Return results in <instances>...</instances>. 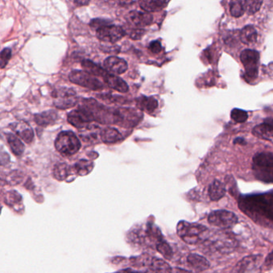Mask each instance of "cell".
<instances>
[{
	"label": "cell",
	"instance_id": "43",
	"mask_svg": "<svg viewBox=\"0 0 273 273\" xmlns=\"http://www.w3.org/2000/svg\"></svg>",
	"mask_w": 273,
	"mask_h": 273
},
{
	"label": "cell",
	"instance_id": "16",
	"mask_svg": "<svg viewBox=\"0 0 273 273\" xmlns=\"http://www.w3.org/2000/svg\"><path fill=\"white\" fill-rule=\"evenodd\" d=\"M104 81L112 89L120 92L126 93L129 90V86L125 81L114 74H106L103 77Z\"/></svg>",
	"mask_w": 273,
	"mask_h": 273
},
{
	"label": "cell",
	"instance_id": "39",
	"mask_svg": "<svg viewBox=\"0 0 273 273\" xmlns=\"http://www.w3.org/2000/svg\"><path fill=\"white\" fill-rule=\"evenodd\" d=\"M10 162V157L5 152H0V165L5 166Z\"/></svg>",
	"mask_w": 273,
	"mask_h": 273
},
{
	"label": "cell",
	"instance_id": "35",
	"mask_svg": "<svg viewBox=\"0 0 273 273\" xmlns=\"http://www.w3.org/2000/svg\"><path fill=\"white\" fill-rule=\"evenodd\" d=\"M10 58H11V50L9 48H5L0 52V68L5 67Z\"/></svg>",
	"mask_w": 273,
	"mask_h": 273
},
{
	"label": "cell",
	"instance_id": "6",
	"mask_svg": "<svg viewBox=\"0 0 273 273\" xmlns=\"http://www.w3.org/2000/svg\"><path fill=\"white\" fill-rule=\"evenodd\" d=\"M142 119V114L134 109L121 108L114 112V122L122 126L133 127Z\"/></svg>",
	"mask_w": 273,
	"mask_h": 273
},
{
	"label": "cell",
	"instance_id": "13",
	"mask_svg": "<svg viewBox=\"0 0 273 273\" xmlns=\"http://www.w3.org/2000/svg\"><path fill=\"white\" fill-rule=\"evenodd\" d=\"M187 263L196 273L206 271L210 266V262L206 258L196 254L188 256Z\"/></svg>",
	"mask_w": 273,
	"mask_h": 273
},
{
	"label": "cell",
	"instance_id": "8",
	"mask_svg": "<svg viewBox=\"0 0 273 273\" xmlns=\"http://www.w3.org/2000/svg\"><path fill=\"white\" fill-rule=\"evenodd\" d=\"M126 35V31L121 26L107 25L97 30V37L102 42L114 43Z\"/></svg>",
	"mask_w": 273,
	"mask_h": 273
},
{
	"label": "cell",
	"instance_id": "23",
	"mask_svg": "<svg viewBox=\"0 0 273 273\" xmlns=\"http://www.w3.org/2000/svg\"><path fill=\"white\" fill-rule=\"evenodd\" d=\"M139 4L145 11H158L166 6L167 0H140Z\"/></svg>",
	"mask_w": 273,
	"mask_h": 273
},
{
	"label": "cell",
	"instance_id": "30",
	"mask_svg": "<svg viewBox=\"0 0 273 273\" xmlns=\"http://www.w3.org/2000/svg\"><path fill=\"white\" fill-rule=\"evenodd\" d=\"M94 164L87 160H80L74 165V170L76 174L80 176H86L91 173Z\"/></svg>",
	"mask_w": 273,
	"mask_h": 273
},
{
	"label": "cell",
	"instance_id": "37",
	"mask_svg": "<svg viewBox=\"0 0 273 273\" xmlns=\"http://www.w3.org/2000/svg\"><path fill=\"white\" fill-rule=\"evenodd\" d=\"M90 24H91V26H93V27L97 28L98 30L101 27H103V26H107L106 20L102 19L94 20V21H92L91 23Z\"/></svg>",
	"mask_w": 273,
	"mask_h": 273
},
{
	"label": "cell",
	"instance_id": "14",
	"mask_svg": "<svg viewBox=\"0 0 273 273\" xmlns=\"http://www.w3.org/2000/svg\"><path fill=\"white\" fill-rule=\"evenodd\" d=\"M129 21L138 28L148 26L153 22V16L148 12L132 11L129 14Z\"/></svg>",
	"mask_w": 273,
	"mask_h": 273
},
{
	"label": "cell",
	"instance_id": "9",
	"mask_svg": "<svg viewBox=\"0 0 273 273\" xmlns=\"http://www.w3.org/2000/svg\"><path fill=\"white\" fill-rule=\"evenodd\" d=\"M67 120L69 123L78 129H86L89 127L90 123L94 121L90 112L83 107L69 113Z\"/></svg>",
	"mask_w": 273,
	"mask_h": 273
},
{
	"label": "cell",
	"instance_id": "18",
	"mask_svg": "<svg viewBox=\"0 0 273 273\" xmlns=\"http://www.w3.org/2000/svg\"><path fill=\"white\" fill-rule=\"evenodd\" d=\"M58 119V114L54 110L44 111L34 115V122L39 126H46L55 123Z\"/></svg>",
	"mask_w": 273,
	"mask_h": 273
},
{
	"label": "cell",
	"instance_id": "22",
	"mask_svg": "<svg viewBox=\"0 0 273 273\" xmlns=\"http://www.w3.org/2000/svg\"><path fill=\"white\" fill-rule=\"evenodd\" d=\"M149 268L152 273H172L171 266L160 258H152L149 262Z\"/></svg>",
	"mask_w": 273,
	"mask_h": 273
},
{
	"label": "cell",
	"instance_id": "28",
	"mask_svg": "<svg viewBox=\"0 0 273 273\" xmlns=\"http://www.w3.org/2000/svg\"><path fill=\"white\" fill-rule=\"evenodd\" d=\"M70 166L66 163H58L54 166L53 174L55 179L58 181H64L67 179L68 177L70 174Z\"/></svg>",
	"mask_w": 273,
	"mask_h": 273
},
{
	"label": "cell",
	"instance_id": "26",
	"mask_svg": "<svg viewBox=\"0 0 273 273\" xmlns=\"http://www.w3.org/2000/svg\"><path fill=\"white\" fill-rule=\"evenodd\" d=\"M230 8L231 15L235 18H239L243 15L247 10V1L246 0H231Z\"/></svg>",
	"mask_w": 273,
	"mask_h": 273
},
{
	"label": "cell",
	"instance_id": "4",
	"mask_svg": "<svg viewBox=\"0 0 273 273\" xmlns=\"http://www.w3.org/2000/svg\"><path fill=\"white\" fill-rule=\"evenodd\" d=\"M208 221L212 226L226 230L237 225L238 218L233 212L228 210H215L209 215Z\"/></svg>",
	"mask_w": 273,
	"mask_h": 273
},
{
	"label": "cell",
	"instance_id": "5",
	"mask_svg": "<svg viewBox=\"0 0 273 273\" xmlns=\"http://www.w3.org/2000/svg\"><path fill=\"white\" fill-rule=\"evenodd\" d=\"M69 79L73 83L77 84L90 90H98L103 88V84L94 75L82 70H73L69 74Z\"/></svg>",
	"mask_w": 273,
	"mask_h": 273
},
{
	"label": "cell",
	"instance_id": "40",
	"mask_svg": "<svg viewBox=\"0 0 273 273\" xmlns=\"http://www.w3.org/2000/svg\"><path fill=\"white\" fill-rule=\"evenodd\" d=\"M74 1L78 6H86L91 2V0H74Z\"/></svg>",
	"mask_w": 273,
	"mask_h": 273
},
{
	"label": "cell",
	"instance_id": "29",
	"mask_svg": "<svg viewBox=\"0 0 273 273\" xmlns=\"http://www.w3.org/2000/svg\"><path fill=\"white\" fill-rule=\"evenodd\" d=\"M82 66L84 68V70L91 75L99 76V77L103 78L104 76L107 74V71L104 70L102 68L96 65L94 62H90L89 60H84Z\"/></svg>",
	"mask_w": 273,
	"mask_h": 273
},
{
	"label": "cell",
	"instance_id": "32",
	"mask_svg": "<svg viewBox=\"0 0 273 273\" xmlns=\"http://www.w3.org/2000/svg\"><path fill=\"white\" fill-rule=\"evenodd\" d=\"M231 118L234 122L238 123H244L249 118L247 112L241 109H234L231 112Z\"/></svg>",
	"mask_w": 273,
	"mask_h": 273
},
{
	"label": "cell",
	"instance_id": "36",
	"mask_svg": "<svg viewBox=\"0 0 273 273\" xmlns=\"http://www.w3.org/2000/svg\"><path fill=\"white\" fill-rule=\"evenodd\" d=\"M149 49H150V50L152 53H154V54H158V53L162 51V44H161V42H160L159 41H153V42H150V45H149Z\"/></svg>",
	"mask_w": 273,
	"mask_h": 273
},
{
	"label": "cell",
	"instance_id": "10",
	"mask_svg": "<svg viewBox=\"0 0 273 273\" xmlns=\"http://www.w3.org/2000/svg\"><path fill=\"white\" fill-rule=\"evenodd\" d=\"M262 256L252 255L242 259L232 273H250L255 270L262 262Z\"/></svg>",
	"mask_w": 273,
	"mask_h": 273
},
{
	"label": "cell",
	"instance_id": "17",
	"mask_svg": "<svg viewBox=\"0 0 273 273\" xmlns=\"http://www.w3.org/2000/svg\"><path fill=\"white\" fill-rule=\"evenodd\" d=\"M257 138L266 141L273 140V126L269 123L260 124L253 129L252 131Z\"/></svg>",
	"mask_w": 273,
	"mask_h": 273
},
{
	"label": "cell",
	"instance_id": "27",
	"mask_svg": "<svg viewBox=\"0 0 273 273\" xmlns=\"http://www.w3.org/2000/svg\"><path fill=\"white\" fill-rule=\"evenodd\" d=\"M6 139L14 154L16 156H21L23 154L25 146L18 137H16L14 134H8L6 135Z\"/></svg>",
	"mask_w": 273,
	"mask_h": 273
},
{
	"label": "cell",
	"instance_id": "25",
	"mask_svg": "<svg viewBox=\"0 0 273 273\" xmlns=\"http://www.w3.org/2000/svg\"><path fill=\"white\" fill-rule=\"evenodd\" d=\"M158 100L153 98V97L143 96V97L138 100V106L139 107L140 110L147 112L149 114L155 111L156 109L158 108Z\"/></svg>",
	"mask_w": 273,
	"mask_h": 273
},
{
	"label": "cell",
	"instance_id": "7",
	"mask_svg": "<svg viewBox=\"0 0 273 273\" xmlns=\"http://www.w3.org/2000/svg\"><path fill=\"white\" fill-rule=\"evenodd\" d=\"M54 106L61 110H66L75 106L78 98L75 92L68 88H60L53 93Z\"/></svg>",
	"mask_w": 273,
	"mask_h": 273
},
{
	"label": "cell",
	"instance_id": "12",
	"mask_svg": "<svg viewBox=\"0 0 273 273\" xmlns=\"http://www.w3.org/2000/svg\"><path fill=\"white\" fill-rule=\"evenodd\" d=\"M10 128L24 142L30 144L34 139V131L26 122H16L10 125Z\"/></svg>",
	"mask_w": 273,
	"mask_h": 273
},
{
	"label": "cell",
	"instance_id": "42",
	"mask_svg": "<svg viewBox=\"0 0 273 273\" xmlns=\"http://www.w3.org/2000/svg\"><path fill=\"white\" fill-rule=\"evenodd\" d=\"M234 144H239V145H242V146H245V145L247 144V142H246V140L244 139V138H238L234 140Z\"/></svg>",
	"mask_w": 273,
	"mask_h": 273
},
{
	"label": "cell",
	"instance_id": "41",
	"mask_svg": "<svg viewBox=\"0 0 273 273\" xmlns=\"http://www.w3.org/2000/svg\"><path fill=\"white\" fill-rule=\"evenodd\" d=\"M172 273H194L193 272L189 271V270H183V269H179V268H175L173 269Z\"/></svg>",
	"mask_w": 273,
	"mask_h": 273
},
{
	"label": "cell",
	"instance_id": "15",
	"mask_svg": "<svg viewBox=\"0 0 273 273\" xmlns=\"http://www.w3.org/2000/svg\"><path fill=\"white\" fill-rule=\"evenodd\" d=\"M221 236L222 237H220L212 243L214 248L220 251L223 252V253L224 252L229 253V252L234 250L237 246L236 240L229 234H224V235Z\"/></svg>",
	"mask_w": 273,
	"mask_h": 273
},
{
	"label": "cell",
	"instance_id": "2",
	"mask_svg": "<svg viewBox=\"0 0 273 273\" xmlns=\"http://www.w3.org/2000/svg\"><path fill=\"white\" fill-rule=\"evenodd\" d=\"M54 146L58 153L68 157L78 153L81 148V142L73 132L63 131L56 138Z\"/></svg>",
	"mask_w": 273,
	"mask_h": 273
},
{
	"label": "cell",
	"instance_id": "20",
	"mask_svg": "<svg viewBox=\"0 0 273 273\" xmlns=\"http://www.w3.org/2000/svg\"><path fill=\"white\" fill-rule=\"evenodd\" d=\"M226 194V186L222 182L216 180L209 188V195L210 199L214 202H218L225 197Z\"/></svg>",
	"mask_w": 273,
	"mask_h": 273
},
{
	"label": "cell",
	"instance_id": "24",
	"mask_svg": "<svg viewBox=\"0 0 273 273\" xmlns=\"http://www.w3.org/2000/svg\"><path fill=\"white\" fill-rule=\"evenodd\" d=\"M242 42L246 45L255 43L258 39V32L253 26H246L242 29L240 34Z\"/></svg>",
	"mask_w": 273,
	"mask_h": 273
},
{
	"label": "cell",
	"instance_id": "21",
	"mask_svg": "<svg viewBox=\"0 0 273 273\" xmlns=\"http://www.w3.org/2000/svg\"><path fill=\"white\" fill-rule=\"evenodd\" d=\"M100 136H101V139H102V142L107 144L117 143V142L122 140V134L114 128H105L100 133Z\"/></svg>",
	"mask_w": 273,
	"mask_h": 273
},
{
	"label": "cell",
	"instance_id": "38",
	"mask_svg": "<svg viewBox=\"0 0 273 273\" xmlns=\"http://www.w3.org/2000/svg\"><path fill=\"white\" fill-rule=\"evenodd\" d=\"M144 30L142 29H137V30H133L130 33V38L133 39H139L144 34Z\"/></svg>",
	"mask_w": 273,
	"mask_h": 273
},
{
	"label": "cell",
	"instance_id": "1",
	"mask_svg": "<svg viewBox=\"0 0 273 273\" xmlns=\"http://www.w3.org/2000/svg\"><path fill=\"white\" fill-rule=\"evenodd\" d=\"M207 231L206 226L186 221H181L177 226V233L179 238L190 245H196L203 241L204 236Z\"/></svg>",
	"mask_w": 273,
	"mask_h": 273
},
{
	"label": "cell",
	"instance_id": "3",
	"mask_svg": "<svg viewBox=\"0 0 273 273\" xmlns=\"http://www.w3.org/2000/svg\"><path fill=\"white\" fill-rule=\"evenodd\" d=\"M241 61L250 79H257L259 73V52L254 50H243L241 54Z\"/></svg>",
	"mask_w": 273,
	"mask_h": 273
},
{
	"label": "cell",
	"instance_id": "19",
	"mask_svg": "<svg viewBox=\"0 0 273 273\" xmlns=\"http://www.w3.org/2000/svg\"><path fill=\"white\" fill-rule=\"evenodd\" d=\"M254 164L260 169H273V153H259L254 157Z\"/></svg>",
	"mask_w": 273,
	"mask_h": 273
},
{
	"label": "cell",
	"instance_id": "11",
	"mask_svg": "<svg viewBox=\"0 0 273 273\" xmlns=\"http://www.w3.org/2000/svg\"><path fill=\"white\" fill-rule=\"evenodd\" d=\"M104 67L111 74H122L127 70L128 64L125 60L116 56H111L104 61Z\"/></svg>",
	"mask_w": 273,
	"mask_h": 273
},
{
	"label": "cell",
	"instance_id": "33",
	"mask_svg": "<svg viewBox=\"0 0 273 273\" xmlns=\"http://www.w3.org/2000/svg\"><path fill=\"white\" fill-rule=\"evenodd\" d=\"M5 202L7 205L10 206H14L18 204L22 203V197L18 194V192L12 190V191L8 192L6 194L5 198Z\"/></svg>",
	"mask_w": 273,
	"mask_h": 273
},
{
	"label": "cell",
	"instance_id": "34",
	"mask_svg": "<svg viewBox=\"0 0 273 273\" xmlns=\"http://www.w3.org/2000/svg\"><path fill=\"white\" fill-rule=\"evenodd\" d=\"M263 0H248L247 11L249 14H254L262 7Z\"/></svg>",
	"mask_w": 273,
	"mask_h": 273
},
{
	"label": "cell",
	"instance_id": "31",
	"mask_svg": "<svg viewBox=\"0 0 273 273\" xmlns=\"http://www.w3.org/2000/svg\"><path fill=\"white\" fill-rule=\"evenodd\" d=\"M156 250L162 254L164 258H166V260H171L174 256V253L172 250L171 247L165 240H162V242H160L156 246Z\"/></svg>",
	"mask_w": 273,
	"mask_h": 273
}]
</instances>
